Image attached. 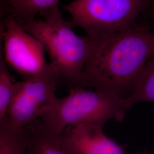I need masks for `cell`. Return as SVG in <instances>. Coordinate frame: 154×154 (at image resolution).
<instances>
[{
  "label": "cell",
  "mask_w": 154,
  "mask_h": 154,
  "mask_svg": "<svg viewBox=\"0 0 154 154\" xmlns=\"http://www.w3.org/2000/svg\"><path fill=\"white\" fill-rule=\"evenodd\" d=\"M154 55V32L148 25L138 22L93 41L81 78L74 86L91 88L126 99Z\"/></svg>",
  "instance_id": "cell-1"
},
{
  "label": "cell",
  "mask_w": 154,
  "mask_h": 154,
  "mask_svg": "<svg viewBox=\"0 0 154 154\" xmlns=\"http://www.w3.org/2000/svg\"><path fill=\"white\" fill-rule=\"evenodd\" d=\"M43 19L20 23L39 40L50 59V63L59 72L60 81L69 87L76 86L90 54L93 41L77 35L70 21L61 14L59 6L45 11Z\"/></svg>",
  "instance_id": "cell-2"
},
{
  "label": "cell",
  "mask_w": 154,
  "mask_h": 154,
  "mask_svg": "<svg viewBox=\"0 0 154 154\" xmlns=\"http://www.w3.org/2000/svg\"><path fill=\"white\" fill-rule=\"evenodd\" d=\"M130 109L125 98L97 89L72 86L67 96L57 98L42 112L39 119L60 134L67 127L79 123L104 126L111 119L123 121Z\"/></svg>",
  "instance_id": "cell-3"
},
{
  "label": "cell",
  "mask_w": 154,
  "mask_h": 154,
  "mask_svg": "<svg viewBox=\"0 0 154 154\" xmlns=\"http://www.w3.org/2000/svg\"><path fill=\"white\" fill-rule=\"evenodd\" d=\"M154 6V0H74L63 8L72 28L97 41L132 26Z\"/></svg>",
  "instance_id": "cell-4"
},
{
  "label": "cell",
  "mask_w": 154,
  "mask_h": 154,
  "mask_svg": "<svg viewBox=\"0 0 154 154\" xmlns=\"http://www.w3.org/2000/svg\"><path fill=\"white\" fill-rule=\"evenodd\" d=\"M60 81L59 72L50 63L41 72L23 78L8 111L7 118L11 126L23 129L39 119L42 112L57 98L55 93Z\"/></svg>",
  "instance_id": "cell-5"
},
{
  "label": "cell",
  "mask_w": 154,
  "mask_h": 154,
  "mask_svg": "<svg viewBox=\"0 0 154 154\" xmlns=\"http://www.w3.org/2000/svg\"><path fill=\"white\" fill-rule=\"evenodd\" d=\"M6 63L22 77H29L48 65L41 42L23 28L20 23L8 14L1 25Z\"/></svg>",
  "instance_id": "cell-6"
},
{
  "label": "cell",
  "mask_w": 154,
  "mask_h": 154,
  "mask_svg": "<svg viewBox=\"0 0 154 154\" xmlns=\"http://www.w3.org/2000/svg\"><path fill=\"white\" fill-rule=\"evenodd\" d=\"M103 126L83 123L67 127L60 134L62 146L70 154H126L121 146L105 134Z\"/></svg>",
  "instance_id": "cell-7"
},
{
  "label": "cell",
  "mask_w": 154,
  "mask_h": 154,
  "mask_svg": "<svg viewBox=\"0 0 154 154\" xmlns=\"http://www.w3.org/2000/svg\"><path fill=\"white\" fill-rule=\"evenodd\" d=\"M25 128L28 137L27 154H70L62 147L60 134L40 119Z\"/></svg>",
  "instance_id": "cell-8"
},
{
  "label": "cell",
  "mask_w": 154,
  "mask_h": 154,
  "mask_svg": "<svg viewBox=\"0 0 154 154\" xmlns=\"http://www.w3.org/2000/svg\"><path fill=\"white\" fill-rule=\"evenodd\" d=\"M59 6V0H2V11L20 23L31 21L37 14Z\"/></svg>",
  "instance_id": "cell-9"
},
{
  "label": "cell",
  "mask_w": 154,
  "mask_h": 154,
  "mask_svg": "<svg viewBox=\"0 0 154 154\" xmlns=\"http://www.w3.org/2000/svg\"><path fill=\"white\" fill-rule=\"evenodd\" d=\"M28 143L26 128L13 127L8 118L0 121V154H27Z\"/></svg>",
  "instance_id": "cell-10"
},
{
  "label": "cell",
  "mask_w": 154,
  "mask_h": 154,
  "mask_svg": "<svg viewBox=\"0 0 154 154\" xmlns=\"http://www.w3.org/2000/svg\"><path fill=\"white\" fill-rule=\"evenodd\" d=\"M21 81H16L8 71L5 61L0 58V121L8 116L9 108L20 91Z\"/></svg>",
  "instance_id": "cell-11"
},
{
  "label": "cell",
  "mask_w": 154,
  "mask_h": 154,
  "mask_svg": "<svg viewBox=\"0 0 154 154\" xmlns=\"http://www.w3.org/2000/svg\"><path fill=\"white\" fill-rule=\"evenodd\" d=\"M126 102L130 109L138 103L154 102V55L146 64L136 88Z\"/></svg>",
  "instance_id": "cell-12"
},
{
  "label": "cell",
  "mask_w": 154,
  "mask_h": 154,
  "mask_svg": "<svg viewBox=\"0 0 154 154\" xmlns=\"http://www.w3.org/2000/svg\"><path fill=\"white\" fill-rule=\"evenodd\" d=\"M147 15L149 16L150 18H151L154 21V6L150 9V11L148 12Z\"/></svg>",
  "instance_id": "cell-13"
},
{
  "label": "cell",
  "mask_w": 154,
  "mask_h": 154,
  "mask_svg": "<svg viewBox=\"0 0 154 154\" xmlns=\"http://www.w3.org/2000/svg\"><path fill=\"white\" fill-rule=\"evenodd\" d=\"M135 154H151V153L149 152L148 149L146 148V149H143L139 151V152H138L137 153H136Z\"/></svg>",
  "instance_id": "cell-14"
}]
</instances>
